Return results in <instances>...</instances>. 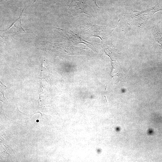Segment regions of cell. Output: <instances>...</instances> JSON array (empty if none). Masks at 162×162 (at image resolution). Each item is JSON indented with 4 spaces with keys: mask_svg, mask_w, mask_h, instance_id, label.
<instances>
[{
    "mask_svg": "<svg viewBox=\"0 0 162 162\" xmlns=\"http://www.w3.org/2000/svg\"><path fill=\"white\" fill-rule=\"evenodd\" d=\"M84 33L88 37H98L100 38L101 42L104 40L110 38L114 29L108 26H100L89 22H85L79 25Z\"/></svg>",
    "mask_w": 162,
    "mask_h": 162,
    "instance_id": "cell-2",
    "label": "cell"
},
{
    "mask_svg": "<svg viewBox=\"0 0 162 162\" xmlns=\"http://www.w3.org/2000/svg\"><path fill=\"white\" fill-rule=\"evenodd\" d=\"M25 7L22 11L18 18L8 28L0 30V37L6 44L13 40L12 38L16 35L23 33H30L29 29H24L22 26L21 19Z\"/></svg>",
    "mask_w": 162,
    "mask_h": 162,
    "instance_id": "cell-3",
    "label": "cell"
},
{
    "mask_svg": "<svg viewBox=\"0 0 162 162\" xmlns=\"http://www.w3.org/2000/svg\"><path fill=\"white\" fill-rule=\"evenodd\" d=\"M160 10H162V2L145 10H134L124 16L129 25L133 24L140 26L150 18L155 13Z\"/></svg>",
    "mask_w": 162,
    "mask_h": 162,
    "instance_id": "cell-1",
    "label": "cell"
},
{
    "mask_svg": "<svg viewBox=\"0 0 162 162\" xmlns=\"http://www.w3.org/2000/svg\"><path fill=\"white\" fill-rule=\"evenodd\" d=\"M154 34L156 40L162 46V33L155 28L154 31Z\"/></svg>",
    "mask_w": 162,
    "mask_h": 162,
    "instance_id": "cell-6",
    "label": "cell"
},
{
    "mask_svg": "<svg viewBox=\"0 0 162 162\" xmlns=\"http://www.w3.org/2000/svg\"><path fill=\"white\" fill-rule=\"evenodd\" d=\"M67 11L70 17L83 13L94 17L95 16L91 8L80 0H72Z\"/></svg>",
    "mask_w": 162,
    "mask_h": 162,
    "instance_id": "cell-4",
    "label": "cell"
},
{
    "mask_svg": "<svg viewBox=\"0 0 162 162\" xmlns=\"http://www.w3.org/2000/svg\"><path fill=\"white\" fill-rule=\"evenodd\" d=\"M52 30V33L59 37L65 38L74 42H88L70 30L56 27H53Z\"/></svg>",
    "mask_w": 162,
    "mask_h": 162,
    "instance_id": "cell-5",
    "label": "cell"
}]
</instances>
